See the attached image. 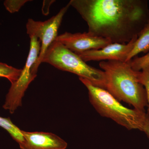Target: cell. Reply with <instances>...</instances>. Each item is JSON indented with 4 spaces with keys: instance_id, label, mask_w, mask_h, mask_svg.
Returning <instances> with one entry per match:
<instances>
[{
    "instance_id": "cell-14",
    "label": "cell",
    "mask_w": 149,
    "mask_h": 149,
    "mask_svg": "<svg viewBox=\"0 0 149 149\" xmlns=\"http://www.w3.org/2000/svg\"><path fill=\"white\" fill-rule=\"evenodd\" d=\"M128 62L133 70L141 71L144 66L149 63V52L143 56H136Z\"/></svg>"
},
{
    "instance_id": "cell-12",
    "label": "cell",
    "mask_w": 149,
    "mask_h": 149,
    "mask_svg": "<svg viewBox=\"0 0 149 149\" xmlns=\"http://www.w3.org/2000/svg\"><path fill=\"white\" fill-rule=\"evenodd\" d=\"M22 69H18L6 63L0 62V77H5L13 83L18 79Z\"/></svg>"
},
{
    "instance_id": "cell-15",
    "label": "cell",
    "mask_w": 149,
    "mask_h": 149,
    "mask_svg": "<svg viewBox=\"0 0 149 149\" xmlns=\"http://www.w3.org/2000/svg\"><path fill=\"white\" fill-rule=\"evenodd\" d=\"M29 1L27 0H6L4 2L6 9L11 13L17 12Z\"/></svg>"
},
{
    "instance_id": "cell-11",
    "label": "cell",
    "mask_w": 149,
    "mask_h": 149,
    "mask_svg": "<svg viewBox=\"0 0 149 149\" xmlns=\"http://www.w3.org/2000/svg\"><path fill=\"white\" fill-rule=\"evenodd\" d=\"M0 127L6 130L19 146L24 142V138L22 130L15 125L9 118L0 116Z\"/></svg>"
},
{
    "instance_id": "cell-2",
    "label": "cell",
    "mask_w": 149,
    "mask_h": 149,
    "mask_svg": "<svg viewBox=\"0 0 149 149\" xmlns=\"http://www.w3.org/2000/svg\"><path fill=\"white\" fill-rule=\"evenodd\" d=\"M99 65L105 74V89L119 101L145 111L148 105L146 93L139 82V71L133 70L129 63L125 62L102 61Z\"/></svg>"
},
{
    "instance_id": "cell-9",
    "label": "cell",
    "mask_w": 149,
    "mask_h": 149,
    "mask_svg": "<svg viewBox=\"0 0 149 149\" xmlns=\"http://www.w3.org/2000/svg\"><path fill=\"white\" fill-rule=\"evenodd\" d=\"M24 142L21 149H65L67 143L55 134L42 132H29L22 130Z\"/></svg>"
},
{
    "instance_id": "cell-7",
    "label": "cell",
    "mask_w": 149,
    "mask_h": 149,
    "mask_svg": "<svg viewBox=\"0 0 149 149\" xmlns=\"http://www.w3.org/2000/svg\"><path fill=\"white\" fill-rule=\"evenodd\" d=\"M55 41L76 54L100 49L112 43L108 39L98 37L88 32L76 33L65 32L58 35Z\"/></svg>"
},
{
    "instance_id": "cell-1",
    "label": "cell",
    "mask_w": 149,
    "mask_h": 149,
    "mask_svg": "<svg viewBox=\"0 0 149 149\" xmlns=\"http://www.w3.org/2000/svg\"><path fill=\"white\" fill-rule=\"evenodd\" d=\"M69 3L86 22L88 32L112 43H129L149 21L146 0H71Z\"/></svg>"
},
{
    "instance_id": "cell-8",
    "label": "cell",
    "mask_w": 149,
    "mask_h": 149,
    "mask_svg": "<svg viewBox=\"0 0 149 149\" xmlns=\"http://www.w3.org/2000/svg\"><path fill=\"white\" fill-rule=\"evenodd\" d=\"M136 37L127 44L111 43L97 50L77 54L85 62L90 61H116L125 62L137 39Z\"/></svg>"
},
{
    "instance_id": "cell-5",
    "label": "cell",
    "mask_w": 149,
    "mask_h": 149,
    "mask_svg": "<svg viewBox=\"0 0 149 149\" xmlns=\"http://www.w3.org/2000/svg\"><path fill=\"white\" fill-rule=\"evenodd\" d=\"M30 48L26 63L18 79L12 83L3 105L4 109L8 110L12 114L18 107L21 106L25 91L37 77V74L33 73L32 69L40 53L41 42L34 36L30 37Z\"/></svg>"
},
{
    "instance_id": "cell-10",
    "label": "cell",
    "mask_w": 149,
    "mask_h": 149,
    "mask_svg": "<svg viewBox=\"0 0 149 149\" xmlns=\"http://www.w3.org/2000/svg\"><path fill=\"white\" fill-rule=\"evenodd\" d=\"M149 52V21L141 30L128 55L126 62L130 61L139 54Z\"/></svg>"
},
{
    "instance_id": "cell-16",
    "label": "cell",
    "mask_w": 149,
    "mask_h": 149,
    "mask_svg": "<svg viewBox=\"0 0 149 149\" xmlns=\"http://www.w3.org/2000/svg\"><path fill=\"white\" fill-rule=\"evenodd\" d=\"M142 131L146 133L149 139V116H148L143 126Z\"/></svg>"
},
{
    "instance_id": "cell-4",
    "label": "cell",
    "mask_w": 149,
    "mask_h": 149,
    "mask_svg": "<svg viewBox=\"0 0 149 149\" xmlns=\"http://www.w3.org/2000/svg\"><path fill=\"white\" fill-rule=\"evenodd\" d=\"M42 63L74 73L89 80L94 85L105 89V74L103 70L87 64L79 56L57 41H54L48 48Z\"/></svg>"
},
{
    "instance_id": "cell-6",
    "label": "cell",
    "mask_w": 149,
    "mask_h": 149,
    "mask_svg": "<svg viewBox=\"0 0 149 149\" xmlns=\"http://www.w3.org/2000/svg\"><path fill=\"white\" fill-rule=\"evenodd\" d=\"M70 6L69 2L62 8L58 13L45 21H35L29 19L26 24L27 33L29 37L34 36L41 42L40 53L32 67L34 74H37L38 68L42 63L43 57L48 48L57 37L58 32L63 17Z\"/></svg>"
},
{
    "instance_id": "cell-13",
    "label": "cell",
    "mask_w": 149,
    "mask_h": 149,
    "mask_svg": "<svg viewBox=\"0 0 149 149\" xmlns=\"http://www.w3.org/2000/svg\"><path fill=\"white\" fill-rule=\"evenodd\" d=\"M138 77L139 82L144 86L146 90L149 113V63L138 72ZM148 115L149 116V114Z\"/></svg>"
},
{
    "instance_id": "cell-3",
    "label": "cell",
    "mask_w": 149,
    "mask_h": 149,
    "mask_svg": "<svg viewBox=\"0 0 149 149\" xmlns=\"http://www.w3.org/2000/svg\"><path fill=\"white\" fill-rule=\"evenodd\" d=\"M79 80L88 89L90 102L101 116L110 118L128 130L142 131L148 116L145 111L128 108L106 89L93 85L85 78L79 77Z\"/></svg>"
}]
</instances>
